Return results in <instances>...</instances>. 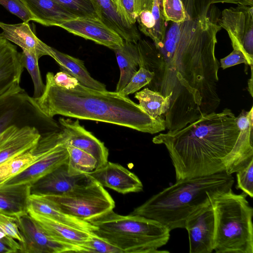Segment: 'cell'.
I'll list each match as a JSON object with an SVG mask.
<instances>
[{
	"label": "cell",
	"mask_w": 253,
	"mask_h": 253,
	"mask_svg": "<svg viewBox=\"0 0 253 253\" xmlns=\"http://www.w3.org/2000/svg\"><path fill=\"white\" fill-rule=\"evenodd\" d=\"M219 18L218 9L212 5L205 16L172 22L159 48L145 39L137 42L139 66L154 74L148 88L165 97L172 94L164 114L169 130L181 129L219 105L220 63L215 55L222 29Z\"/></svg>",
	"instance_id": "6da1fadb"
},
{
	"label": "cell",
	"mask_w": 253,
	"mask_h": 253,
	"mask_svg": "<svg viewBox=\"0 0 253 253\" xmlns=\"http://www.w3.org/2000/svg\"><path fill=\"white\" fill-rule=\"evenodd\" d=\"M253 107L236 117L225 108L202 114L183 128L161 133L152 142L166 147L176 181L236 172L253 159Z\"/></svg>",
	"instance_id": "7a4b0ae2"
},
{
	"label": "cell",
	"mask_w": 253,
	"mask_h": 253,
	"mask_svg": "<svg viewBox=\"0 0 253 253\" xmlns=\"http://www.w3.org/2000/svg\"><path fill=\"white\" fill-rule=\"evenodd\" d=\"M52 72L46 75L44 90L34 101L47 118L55 115L102 122L155 134L166 129L165 118H151L139 105L119 92L100 90L79 83L67 88L57 84Z\"/></svg>",
	"instance_id": "3957f363"
},
{
	"label": "cell",
	"mask_w": 253,
	"mask_h": 253,
	"mask_svg": "<svg viewBox=\"0 0 253 253\" xmlns=\"http://www.w3.org/2000/svg\"><path fill=\"white\" fill-rule=\"evenodd\" d=\"M234 178L225 172L176 180L130 213L155 220L170 231L184 228L188 216L210 200L208 192L232 188Z\"/></svg>",
	"instance_id": "277c9868"
},
{
	"label": "cell",
	"mask_w": 253,
	"mask_h": 253,
	"mask_svg": "<svg viewBox=\"0 0 253 253\" xmlns=\"http://www.w3.org/2000/svg\"><path fill=\"white\" fill-rule=\"evenodd\" d=\"M215 218L213 251L217 253H253V209L247 195L230 188L208 192Z\"/></svg>",
	"instance_id": "5b68a950"
},
{
	"label": "cell",
	"mask_w": 253,
	"mask_h": 253,
	"mask_svg": "<svg viewBox=\"0 0 253 253\" xmlns=\"http://www.w3.org/2000/svg\"><path fill=\"white\" fill-rule=\"evenodd\" d=\"M92 232L123 253H169L158 249L168 242L170 230L159 222L139 215H122L113 210L87 221Z\"/></svg>",
	"instance_id": "8992f818"
},
{
	"label": "cell",
	"mask_w": 253,
	"mask_h": 253,
	"mask_svg": "<svg viewBox=\"0 0 253 253\" xmlns=\"http://www.w3.org/2000/svg\"><path fill=\"white\" fill-rule=\"evenodd\" d=\"M43 196L62 212L86 221L115 206L109 193L95 180L62 195Z\"/></svg>",
	"instance_id": "52a82bcc"
},
{
	"label": "cell",
	"mask_w": 253,
	"mask_h": 253,
	"mask_svg": "<svg viewBox=\"0 0 253 253\" xmlns=\"http://www.w3.org/2000/svg\"><path fill=\"white\" fill-rule=\"evenodd\" d=\"M68 144L67 135L61 128L42 133L35 145L40 154L37 161L3 185L20 183L32 184L61 165L67 163Z\"/></svg>",
	"instance_id": "ba28073f"
},
{
	"label": "cell",
	"mask_w": 253,
	"mask_h": 253,
	"mask_svg": "<svg viewBox=\"0 0 253 253\" xmlns=\"http://www.w3.org/2000/svg\"><path fill=\"white\" fill-rule=\"evenodd\" d=\"M13 125L35 126L41 133L56 126L52 119L42 113L34 98L25 90L0 100V133Z\"/></svg>",
	"instance_id": "9c48e42d"
},
{
	"label": "cell",
	"mask_w": 253,
	"mask_h": 253,
	"mask_svg": "<svg viewBox=\"0 0 253 253\" xmlns=\"http://www.w3.org/2000/svg\"><path fill=\"white\" fill-rule=\"evenodd\" d=\"M218 23L227 31L233 49L241 51L253 65V6L239 4L225 8Z\"/></svg>",
	"instance_id": "30bf717a"
},
{
	"label": "cell",
	"mask_w": 253,
	"mask_h": 253,
	"mask_svg": "<svg viewBox=\"0 0 253 253\" xmlns=\"http://www.w3.org/2000/svg\"><path fill=\"white\" fill-rule=\"evenodd\" d=\"M190 253H211L213 251L215 218L210 201L197 209L187 218Z\"/></svg>",
	"instance_id": "8fae6325"
},
{
	"label": "cell",
	"mask_w": 253,
	"mask_h": 253,
	"mask_svg": "<svg viewBox=\"0 0 253 253\" xmlns=\"http://www.w3.org/2000/svg\"><path fill=\"white\" fill-rule=\"evenodd\" d=\"M16 218L23 238L21 253L79 252L77 248L61 243L49 235L28 213Z\"/></svg>",
	"instance_id": "7c38bea8"
},
{
	"label": "cell",
	"mask_w": 253,
	"mask_h": 253,
	"mask_svg": "<svg viewBox=\"0 0 253 253\" xmlns=\"http://www.w3.org/2000/svg\"><path fill=\"white\" fill-rule=\"evenodd\" d=\"M23 71L16 47L0 37V100L24 90L20 86Z\"/></svg>",
	"instance_id": "4fadbf2b"
},
{
	"label": "cell",
	"mask_w": 253,
	"mask_h": 253,
	"mask_svg": "<svg viewBox=\"0 0 253 253\" xmlns=\"http://www.w3.org/2000/svg\"><path fill=\"white\" fill-rule=\"evenodd\" d=\"M94 180L88 174L70 175L66 163L32 184L31 193L40 195H62Z\"/></svg>",
	"instance_id": "5bb4252c"
},
{
	"label": "cell",
	"mask_w": 253,
	"mask_h": 253,
	"mask_svg": "<svg viewBox=\"0 0 253 253\" xmlns=\"http://www.w3.org/2000/svg\"><path fill=\"white\" fill-rule=\"evenodd\" d=\"M59 27L70 33L112 50L121 47L124 42L120 36L98 18H77L62 24Z\"/></svg>",
	"instance_id": "9a60e30c"
},
{
	"label": "cell",
	"mask_w": 253,
	"mask_h": 253,
	"mask_svg": "<svg viewBox=\"0 0 253 253\" xmlns=\"http://www.w3.org/2000/svg\"><path fill=\"white\" fill-rule=\"evenodd\" d=\"M58 122L67 135L68 144L87 153L96 159V169L107 163L108 149L103 142L81 126L78 120L60 118Z\"/></svg>",
	"instance_id": "2e32d148"
},
{
	"label": "cell",
	"mask_w": 253,
	"mask_h": 253,
	"mask_svg": "<svg viewBox=\"0 0 253 253\" xmlns=\"http://www.w3.org/2000/svg\"><path fill=\"white\" fill-rule=\"evenodd\" d=\"M103 187L125 194L143 190L139 178L122 166L110 162L88 174Z\"/></svg>",
	"instance_id": "e0dca14e"
},
{
	"label": "cell",
	"mask_w": 253,
	"mask_h": 253,
	"mask_svg": "<svg viewBox=\"0 0 253 253\" xmlns=\"http://www.w3.org/2000/svg\"><path fill=\"white\" fill-rule=\"evenodd\" d=\"M41 133L36 127L11 126L0 133V164L26 152L38 141Z\"/></svg>",
	"instance_id": "ac0fdd59"
},
{
	"label": "cell",
	"mask_w": 253,
	"mask_h": 253,
	"mask_svg": "<svg viewBox=\"0 0 253 253\" xmlns=\"http://www.w3.org/2000/svg\"><path fill=\"white\" fill-rule=\"evenodd\" d=\"M28 213L53 238L63 244L76 247L79 253H82L83 247L89 239L92 232L67 226L32 211H28Z\"/></svg>",
	"instance_id": "d6986e66"
},
{
	"label": "cell",
	"mask_w": 253,
	"mask_h": 253,
	"mask_svg": "<svg viewBox=\"0 0 253 253\" xmlns=\"http://www.w3.org/2000/svg\"><path fill=\"white\" fill-rule=\"evenodd\" d=\"M28 23L9 24L0 22L2 30L0 37L15 43L23 50L36 54L39 59L44 55L50 56V46L38 38Z\"/></svg>",
	"instance_id": "ffe728a7"
},
{
	"label": "cell",
	"mask_w": 253,
	"mask_h": 253,
	"mask_svg": "<svg viewBox=\"0 0 253 253\" xmlns=\"http://www.w3.org/2000/svg\"><path fill=\"white\" fill-rule=\"evenodd\" d=\"M98 19L124 41L137 42L141 39L136 24H131L117 10L111 0H96Z\"/></svg>",
	"instance_id": "44dd1931"
},
{
	"label": "cell",
	"mask_w": 253,
	"mask_h": 253,
	"mask_svg": "<svg viewBox=\"0 0 253 253\" xmlns=\"http://www.w3.org/2000/svg\"><path fill=\"white\" fill-rule=\"evenodd\" d=\"M34 18L45 26H59L77 17L53 0H21Z\"/></svg>",
	"instance_id": "7402d4cb"
},
{
	"label": "cell",
	"mask_w": 253,
	"mask_h": 253,
	"mask_svg": "<svg viewBox=\"0 0 253 253\" xmlns=\"http://www.w3.org/2000/svg\"><path fill=\"white\" fill-rule=\"evenodd\" d=\"M31 184L20 183L0 186V213L18 217L28 213Z\"/></svg>",
	"instance_id": "603a6c76"
},
{
	"label": "cell",
	"mask_w": 253,
	"mask_h": 253,
	"mask_svg": "<svg viewBox=\"0 0 253 253\" xmlns=\"http://www.w3.org/2000/svg\"><path fill=\"white\" fill-rule=\"evenodd\" d=\"M28 211H32L67 226L87 232H92L95 228L89 222L62 212L43 195L31 194L28 200Z\"/></svg>",
	"instance_id": "cb8c5ba5"
},
{
	"label": "cell",
	"mask_w": 253,
	"mask_h": 253,
	"mask_svg": "<svg viewBox=\"0 0 253 253\" xmlns=\"http://www.w3.org/2000/svg\"><path fill=\"white\" fill-rule=\"evenodd\" d=\"M50 56L62 71L75 78L82 85L100 90H106L105 84L95 80L85 68L83 61L61 52L50 46Z\"/></svg>",
	"instance_id": "d4e9b609"
},
{
	"label": "cell",
	"mask_w": 253,
	"mask_h": 253,
	"mask_svg": "<svg viewBox=\"0 0 253 253\" xmlns=\"http://www.w3.org/2000/svg\"><path fill=\"white\" fill-rule=\"evenodd\" d=\"M113 50L120 71L115 91L120 92L138 70L140 55L137 42L124 41L121 47Z\"/></svg>",
	"instance_id": "484cf974"
},
{
	"label": "cell",
	"mask_w": 253,
	"mask_h": 253,
	"mask_svg": "<svg viewBox=\"0 0 253 253\" xmlns=\"http://www.w3.org/2000/svg\"><path fill=\"white\" fill-rule=\"evenodd\" d=\"M34 146L0 164V186L21 173L37 161L40 155L35 150Z\"/></svg>",
	"instance_id": "4316f807"
},
{
	"label": "cell",
	"mask_w": 253,
	"mask_h": 253,
	"mask_svg": "<svg viewBox=\"0 0 253 253\" xmlns=\"http://www.w3.org/2000/svg\"><path fill=\"white\" fill-rule=\"evenodd\" d=\"M172 94L166 97L159 92L148 87L137 92L135 98L139 101V105L151 118L156 119L165 114L170 105Z\"/></svg>",
	"instance_id": "83f0119b"
},
{
	"label": "cell",
	"mask_w": 253,
	"mask_h": 253,
	"mask_svg": "<svg viewBox=\"0 0 253 253\" xmlns=\"http://www.w3.org/2000/svg\"><path fill=\"white\" fill-rule=\"evenodd\" d=\"M68 171L71 175L89 174L97 168V161L91 155L68 144Z\"/></svg>",
	"instance_id": "f1b7e54d"
},
{
	"label": "cell",
	"mask_w": 253,
	"mask_h": 253,
	"mask_svg": "<svg viewBox=\"0 0 253 253\" xmlns=\"http://www.w3.org/2000/svg\"><path fill=\"white\" fill-rule=\"evenodd\" d=\"M117 10L131 24L145 10H151L153 0H111Z\"/></svg>",
	"instance_id": "f546056e"
},
{
	"label": "cell",
	"mask_w": 253,
	"mask_h": 253,
	"mask_svg": "<svg viewBox=\"0 0 253 253\" xmlns=\"http://www.w3.org/2000/svg\"><path fill=\"white\" fill-rule=\"evenodd\" d=\"M19 59L24 68L27 69L32 79L34 87L33 97H40L44 90L45 84L42 80L39 66V58L35 53L22 50V52H19Z\"/></svg>",
	"instance_id": "4dcf8cb0"
},
{
	"label": "cell",
	"mask_w": 253,
	"mask_h": 253,
	"mask_svg": "<svg viewBox=\"0 0 253 253\" xmlns=\"http://www.w3.org/2000/svg\"><path fill=\"white\" fill-rule=\"evenodd\" d=\"M190 19L206 16L211 6L216 3H230L248 5L244 0H181Z\"/></svg>",
	"instance_id": "1f68e13d"
},
{
	"label": "cell",
	"mask_w": 253,
	"mask_h": 253,
	"mask_svg": "<svg viewBox=\"0 0 253 253\" xmlns=\"http://www.w3.org/2000/svg\"><path fill=\"white\" fill-rule=\"evenodd\" d=\"M78 18H98L96 0H53Z\"/></svg>",
	"instance_id": "d6a6232c"
},
{
	"label": "cell",
	"mask_w": 253,
	"mask_h": 253,
	"mask_svg": "<svg viewBox=\"0 0 253 253\" xmlns=\"http://www.w3.org/2000/svg\"><path fill=\"white\" fill-rule=\"evenodd\" d=\"M162 11L166 22L177 23L190 19L181 0H162Z\"/></svg>",
	"instance_id": "836d02e7"
},
{
	"label": "cell",
	"mask_w": 253,
	"mask_h": 253,
	"mask_svg": "<svg viewBox=\"0 0 253 253\" xmlns=\"http://www.w3.org/2000/svg\"><path fill=\"white\" fill-rule=\"evenodd\" d=\"M151 11L155 22L152 40L156 47L159 48L164 43L167 30L166 22L162 11V0H153Z\"/></svg>",
	"instance_id": "e575fe53"
},
{
	"label": "cell",
	"mask_w": 253,
	"mask_h": 253,
	"mask_svg": "<svg viewBox=\"0 0 253 253\" xmlns=\"http://www.w3.org/2000/svg\"><path fill=\"white\" fill-rule=\"evenodd\" d=\"M153 76L152 72L140 66L128 83L119 93L126 96L133 94L147 85L151 81Z\"/></svg>",
	"instance_id": "d590c367"
},
{
	"label": "cell",
	"mask_w": 253,
	"mask_h": 253,
	"mask_svg": "<svg viewBox=\"0 0 253 253\" xmlns=\"http://www.w3.org/2000/svg\"><path fill=\"white\" fill-rule=\"evenodd\" d=\"M236 188L253 198V159L236 172Z\"/></svg>",
	"instance_id": "8d00e7d4"
},
{
	"label": "cell",
	"mask_w": 253,
	"mask_h": 253,
	"mask_svg": "<svg viewBox=\"0 0 253 253\" xmlns=\"http://www.w3.org/2000/svg\"><path fill=\"white\" fill-rule=\"evenodd\" d=\"M82 253H123V252L92 232L89 239L83 247Z\"/></svg>",
	"instance_id": "74e56055"
},
{
	"label": "cell",
	"mask_w": 253,
	"mask_h": 253,
	"mask_svg": "<svg viewBox=\"0 0 253 253\" xmlns=\"http://www.w3.org/2000/svg\"><path fill=\"white\" fill-rule=\"evenodd\" d=\"M0 229L5 235L15 239L21 244L23 242L16 217L0 213Z\"/></svg>",
	"instance_id": "f35d334b"
},
{
	"label": "cell",
	"mask_w": 253,
	"mask_h": 253,
	"mask_svg": "<svg viewBox=\"0 0 253 253\" xmlns=\"http://www.w3.org/2000/svg\"><path fill=\"white\" fill-rule=\"evenodd\" d=\"M0 4L23 22L34 21L32 15L21 0H0Z\"/></svg>",
	"instance_id": "ab89813d"
},
{
	"label": "cell",
	"mask_w": 253,
	"mask_h": 253,
	"mask_svg": "<svg viewBox=\"0 0 253 253\" xmlns=\"http://www.w3.org/2000/svg\"><path fill=\"white\" fill-rule=\"evenodd\" d=\"M136 21L140 32L152 40L155 22L151 10L143 11L137 17Z\"/></svg>",
	"instance_id": "60d3db41"
},
{
	"label": "cell",
	"mask_w": 253,
	"mask_h": 253,
	"mask_svg": "<svg viewBox=\"0 0 253 253\" xmlns=\"http://www.w3.org/2000/svg\"><path fill=\"white\" fill-rule=\"evenodd\" d=\"M220 66L223 69L241 64L249 65V63L244 54L240 50H233L227 56L220 60Z\"/></svg>",
	"instance_id": "b9f144b4"
},
{
	"label": "cell",
	"mask_w": 253,
	"mask_h": 253,
	"mask_svg": "<svg viewBox=\"0 0 253 253\" xmlns=\"http://www.w3.org/2000/svg\"><path fill=\"white\" fill-rule=\"evenodd\" d=\"M21 243L15 239L4 236L0 239V253H21Z\"/></svg>",
	"instance_id": "7bdbcfd3"
},
{
	"label": "cell",
	"mask_w": 253,
	"mask_h": 253,
	"mask_svg": "<svg viewBox=\"0 0 253 253\" xmlns=\"http://www.w3.org/2000/svg\"><path fill=\"white\" fill-rule=\"evenodd\" d=\"M53 80L57 84L67 88L74 87L79 83L75 78L63 71L54 74Z\"/></svg>",
	"instance_id": "ee69618b"
},
{
	"label": "cell",
	"mask_w": 253,
	"mask_h": 253,
	"mask_svg": "<svg viewBox=\"0 0 253 253\" xmlns=\"http://www.w3.org/2000/svg\"><path fill=\"white\" fill-rule=\"evenodd\" d=\"M247 3L248 5L253 6V0H244Z\"/></svg>",
	"instance_id": "f6af8a7d"
}]
</instances>
